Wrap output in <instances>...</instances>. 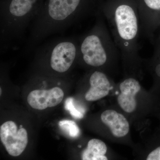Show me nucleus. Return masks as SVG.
<instances>
[{
    "instance_id": "1",
    "label": "nucleus",
    "mask_w": 160,
    "mask_h": 160,
    "mask_svg": "<svg viewBox=\"0 0 160 160\" xmlns=\"http://www.w3.org/2000/svg\"><path fill=\"white\" fill-rule=\"evenodd\" d=\"M89 0H46L29 27L26 50L31 51L51 35L61 33L89 16L94 15Z\"/></svg>"
},
{
    "instance_id": "2",
    "label": "nucleus",
    "mask_w": 160,
    "mask_h": 160,
    "mask_svg": "<svg viewBox=\"0 0 160 160\" xmlns=\"http://www.w3.org/2000/svg\"><path fill=\"white\" fill-rule=\"evenodd\" d=\"M131 3L119 2L102 8L109 31L123 60L135 62L139 59L138 38L141 25L138 10Z\"/></svg>"
},
{
    "instance_id": "3",
    "label": "nucleus",
    "mask_w": 160,
    "mask_h": 160,
    "mask_svg": "<svg viewBox=\"0 0 160 160\" xmlns=\"http://www.w3.org/2000/svg\"><path fill=\"white\" fill-rule=\"evenodd\" d=\"M42 0H1V52L7 51L23 37L42 6Z\"/></svg>"
},
{
    "instance_id": "4",
    "label": "nucleus",
    "mask_w": 160,
    "mask_h": 160,
    "mask_svg": "<svg viewBox=\"0 0 160 160\" xmlns=\"http://www.w3.org/2000/svg\"><path fill=\"white\" fill-rule=\"evenodd\" d=\"M95 17L92 28L78 38V59L87 66L100 68L106 66L120 53L102 12L98 11Z\"/></svg>"
},
{
    "instance_id": "5",
    "label": "nucleus",
    "mask_w": 160,
    "mask_h": 160,
    "mask_svg": "<svg viewBox=\"0 0 160 160\" xmlns=\"http://www.w3.org/2000/svg\"><path fill=\"white\" fill-rule=\"evenodd\" d=\"M36 52L41 62L46 63L56 73L63 74L69 71L78 58V38H57L40 46Z\"/></svg>"
},
{
    "instance_id": "6",
    "label": "nucleus",
    "mask_w": 160,
    "mask_h": 160,
    "mask_svg": "<svg viewBox=\"0 0 160 160\" xmlns=\"http://www.w3.org/2000/svg\"><path fill=\"white\" fill-rule=\"evenodd\" d=\"M0 138L8 153L17 157L22 153L28 144L27 132L24 128L18 130L14 122L8 121L0 127Z\"/></svg>"
},
{
    "instance_id": "7",
    "label": "nucleus",
    "mask_w": 160,
    "mask_h": 160,
    "mask_svg": "<svg viewBox=\"0 0 160 160\" xmlns=\"http://www.w3.org/2000/svg\"><path fill=\"white\" fill-rule=\"evenodd\" d=\"M62 89L55 87L49 89H36L29 93L27 102L32 108L43 110L57 106L62 101Z\"/></svg>"
},
{
    "instance_id": "8",
    "label": "nucleus",
    "mask_w": 160,
    "mask_h": 160,
    "mask_svg": "<svg viewBox=\"0 0 160 160\" xmlns=\"http://www.w3.org/2000/svg\"><path fill=\"white\" fill-rule=\"evenodd\" d=\"M119 87L121 93L118 97L119 105L126 112H133L137 105L136 95L141 89L139 82L134 78H128L120 84Z\"/></svg>"
},
{
    "instance_id": "9",
    "label": "nucleus",
    "mask_w": 160,
    "mask_h": 160,
    "mask_svg": "<svg viewBox=\"0 0 160 160\" xmlns=\"http://www.w3.org/2000/svg\"><path fill=\"white\" fill-rule=\"evenodd\" d=\"M89 81L90 88L85 95L87 101H98L109 94L111 84L106 73L95 70L89 76Z\"/></svg>"
},
{
    "instance_id": "10",
    "label": "nucleus",
    "mask_w": 160,
    "mask_h": 160,
    "mask_svg": "<svg viewBox=\"0 0 160 160\" xmlns=\"http://www.w3.org/2000/svg\"><path fill=\"white\" fill-rule=\"evenodd\" d=\"M101 118L115 137H123L129 132V125L128 121L122 114L117 112L112 109L106 110L102 113Z\"/></svg>"
},
{
    "instance_id": "11",
    "label": "nucleus",
    "mask_w": 160,
    "mask_h": 160,
    "mask_svg": "<svg viewBox=\"0 0 160 160\" xmlns=\"http://www.w3.org/2000/svg\"><path fill=\"white\" fill-rule=\"evenodd\" d=\"M107 150V146L103 141L92 139L88 142L87 148L83 151L82 159L107 160L108 158L105 156Z\"/></svg>"
},
{
    "instance_id": "12",
    "label": "nucleus",
    "mask_w": 160,
    "mask_h": 160,
    "mask_svg": "<svg viewBox=\"0 0 160 160\" xmlns=\"http://www.w3.org/2000/svg\"><path fill=\"white\" fill-rule=\"evenodd\" d=\"M58 125L62 130L70 137L76 138L79 136L80 129L73 121L68 120H62L59 122Z\"/></svg>"
},
{
    "instance_id": "13",
    "label": "nucleus",
    "mask_w": 160,
    "mask_h": 160,
    "mask_svg": "<svg viewBox=\"0 0 160 160\" xmlns=\"http://www.w3.org/2000/svg\"><path fill=\"white\" fill-rule=\"evenodd\" d=\"M65 108L70 112L72 117L77 119L82 118L84 117V112L76 109L74 106L73 99L72 98H68L65 102Z\"/></svg>"
},
{
    "instance_id": "14",
    "label": "nucleus",
    "mask_w": 160,
    "mask_h": 160,
    "mask_svg": "<svg viewBox=\"0 0 160 160\" xmlns=\"http://www.w3.org/2000/svg\"><path fill=\"white\" fill-rule=\"evenodd\" d=\"M147 160H160V146L155 148L149 153Z\"/></svg>"
},
{
    "instance_id": "15",
    "label": "nucleus",
    "mask_w": 160,
    "mask_h": 160,
    "mask_svg": "<svg viewBox=\"0 0 160 160\" xmlns=\"http://www.w3.org/2000/svg\"><path fill=\"white\" fill-rule=\"evenodd\" d=\"M158 55L159 58L160 60V46L159 48L158 51Z\"/></svg>"
},
{
    "instance_id": "16",
    "label": "nucleus",
    "mask_w": 160,
    "mask_h": 160,
    "mask_svg": "<svg viewBox=\"0 0 160 160\" xmlns=\"http://www.w3.org/2000/svg\"><path fill=\"white\" fill-rule=\"evenodd\" d=\"M160 34V27L159 29L158 32V33L157 36L158 35Z\"/></svg>"
},
{
    "instance_id": "17",
    "label": "nucleus",
    "mask_w": 160,
    "mask_h": 160,
    "mask_svg": "<svg viewBox=\"0 0 160 160\" xmlns=\"http://www.w3.org/2000/svg\"><path fill=\"white\" fill-rule=\"evenodd\" d=\"M2 88H0V92H1V93H0V95H1V94H2Z\"/></svg>"
},
{
    "instance_id": "18",
    "label": "nucleus",
    "mask_w": 160,
    "mask_h": 160,
    "mask_svg": "<svg viewBox=\"0 0 160 160\" xmlns=\"http://www.w3.org/2000/svg\"><path fill=\"white\" fill-rule=\"evenodd\" d=\"M23 128L22 126V125H21V126H20V128Z\"/></svg>"
}]
</instances>
